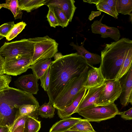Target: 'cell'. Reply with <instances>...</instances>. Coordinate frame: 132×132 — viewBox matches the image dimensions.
<instances>
[{
    "label": "cell",
    "mask_w": 132,
    "mask_h": 132,
    "mask_svg": "<svg viewBox=\"0 0 132 132\" xmlns=\"http://www.w3.org/2000/svg\"><path fill=\"white\" fill-rule=\"evenodd\" d=\"M102 1L101 0L99 3L96 5L97 10L106 13L116 19H118L119 14Z\"/></svg>",
    "instance_id": "obj_30"
},
{
    "label": "cell",
    "mask_w": 132,
    "mask_h": 132,
    "mask_svg": "<svg viewBox=\"0 0 132 132\" xmlns=\"http://www.w3.org/2000/svg\"><path fill=\"white\" fill-rule=\"evenodd\" d=\"M73 0H48L46 5L60 8L69 22L72 21L77 7Z\"/></svg>",
    "instance_id": "obj_15"
},
{
    "label": "cell",
    "mask_w": 132,
    "mask_h": 132,
    "mask_svg": "<svg viewBox=\"0 0 132 132\" xmlns=\"http://www.w3.org/2000/svg\"><path fill=\"white\" fill-rule=\"evenodd\" d=\"M88 66L78 77L71 79L59 95L54 100L53 106L57 110L62 111L69 106L86 81L88 70Z\"/></svg>",
    "instance_id": "obj_4"
},
{
    "label": "cell",
    "mask_w": 132,
    "mask_h": 132,
    "mask_svg": "<svg viewBox=\"0 0 132 132\" xmlns=\"http://www.w3.org/2000/svg\"><path fill=\"white\" fill-rule=\"evenodd\" d=\"M48 6L49 9L47 15V20L51 27L55 28L56 26H59L58 22L52 7L49 6Z\"/></svg>",
    "instance_id": "obj_32"
},
{
    "label": "cell",
    "mask_w": 132,
    "mask_h": 132,
    "mask_svg": "<svg viewBox=\"0 0 132 132\" xmlns=\"http://www.w3.org/2000/svg\"><path fill=\"white\" fill-rule=\"evenodd\" d=\"M102 11H92L88 17V19L92 21L96 17L98 16L101 15Z\"/></svg>",
    "instance_id": "obj_38"
},
{
    "label": "cell",
    "mask_w": 132,
    "mask_h": 132,
    "mask_svg": "<svg viewBox=\"0 0 132 132\" xmlns=\"http://www.w3.org/2000/svg\"><path fill=\"white\" fill-rule=\"evenodd\" d=\"M14 21L4 23L0 26V36L6 37L15 25Z\"/></svg>",
    "instance_id": "obj_33"
},
{
    "label": "cell",
    "mask_w": 132,
    "mask_h": 132,
    "mask_svg": "<svg viewBox=\"0 0 132 132\" xmlns=\"http://www.w3.org/2000/svg\"><path fill=\"white\" fill-rule=\"evenodd\" d=\"M48 0H18L19 9L28 12L45 5Z\"/></svg>",
    "instance_id": "obj_19"
},
{
    "label": "cell",
    "mask_w": 132,
    "mask_h": 132,
    "mask_svg": "<svg viewBox=\"0 0 132 132\" xmlns=\"http://www.w3.org/2000/svg\"><path fill=\"white\" fill-rule=\"evenodd\" d=\"M32 56L18 55L4 59V74L17 76L29 69Z\"/></svg>",
    "instance_id": "obj_8"
},
{
    "label": "cell",
    "mask_w": 132,
    "mask_h": 132,
    "mask_svg": "<svg viewBox=\"0 0 132 132\" xmlns=\"http://www.w3.org/2000/svg\"><path fill=\"white\" fill-rule=\"evenodd\" d=\"M11 80L10 76L5 74L0 75V91L9 87Z\"/></svg>",
    "instance_id": "obj_35"
},
{
    "label": "cell",
    "mask_w": 132,
    "mask_h": 132,
    "mask_svg": "<svg viewBox=\"0 0 132 132\" xmlns=\"http://www.w3.org/2000/svg\"><path fill=\"white\" fill-rule=\"evenodd\" d=\"M120 112L114 103L105 105L93 106L77 111L76 113L89 121L100 122L114 117Z\"/></svg>",
    "instance_id": "obj_6"
},
{
    "label": "cell",
    "mask_w": 132,
    "mask_h": 132,
    "mask_svg": "<svg viewBox=\"0 0 132 132\" xmlns=\"http://www.w3.org/2000/svg\"><path fill=\"white\" fill-rule=\"evenodd\" d=\"M117 1V0H102V1L106 4L116 12V5Z\"/></svg>",
    "instance_id": "obj_37"
},
{
    "label": "cell",
    "mask_w": 132,
    "mask_h": 132,
    "mask_svg": "<svg viewBox=\"0 0 132 132\" xmlns=\"http://www.w3.org/2000/svg\"><path fill=\"white\" fill-rule=\"evenodd\" d=\"M119 115L123 119L126 120H130L132 119V108H131L123 112H120Z\"/></svg>",
    "instance_id": "obj_36"
},
{
    "label": "cell",
    "mask_w": 132,
    "mask_h": 132,
    "mask_svg": "<svg viewBox=\"0 0 132 132\" xmlns=\"http://www.w3.org/2000/svg\"><path fill=\"white\" fill-rule=\"evenodd\" d=\"M38 108L36 106L33 105H23L19 108L15 118L20 116H27L38 120L39 115Z\"/></svg>",
    "instance_id": "obj_21"
},
{
    "label": "cell",
    "mask_w": 132,
    "mask_h": 132,
    "mask_svg": "<svg viewBox=\"0 0 132 132\" xmlns=\"http://www.w3.org/2000/svg\"><path fill=\"white\" fill-rule=\"evenodd\" d=\"M51 6L53 8L54 13L58 22L59 26H61L63 28L67 27L69 21L61 9L56 7Z\"/></svg>",
    "instance_id": "obj_28"
},
{
    "label": "cell",
    "mask_w": 132,
    "mask_h": 132,
    "mask_svg": "<svg viewBox=\"0 0 132 132\" xmlns=\"http://www.w3.org/2000/svg\"><path fill=\"white\" fill-rule=\"evenodd\" d=\"M50 66L43 76L40 79L41 81V86L44 90L47 92L48 97L50 96Z\"/></svg>",
    "instance_id": "obj_31"
},
{
    "label": "cell",
    "mask_w": 132,
    "mask_h": 132,
    "mask_svg": "<svg viewBox=\"0 0 132 132\" xmlns=\"http://www.w3.org/2000/svg\"><path fill=\"white\" fill-rule=\"evenodd\" d=\"M104 14L102 15L99 20L94 21L91 25L92 33L101 35V37H110L116 41L120 39V34L119 29L114 27H110L103 24L102 21Z\"/></svg>",
    "instance_id": "obj_10"
},
{
    "label": "cell",
    "mask_w": 132,
    "mask_h": 132,
    "mask_svg": "<svg viewBox=\"0 0 132 132\" xmlns=\"http://www.w3.org/2000/svg\"><path fill=\"white\" fill-rule=\"evenodd\" d=\"M40 128V121L28 116L25 123L23 132H38Z\"/></svg>",
    "instance_id": "obj_27"
},
{
    "label": "cell",
    "mask_w": 132,
    "mask_h": 132,
    "mask_svg": "<svg viewBox=\"0 0 132 132\" xmlns=\"http://www.w3.org/2000/svg\"><path fill=\"white\" fill-rule=\"evenodd\" d=\"M87 89L83 87L77 94L71 104L62 111L57 110V114L62 119L70 117L76 113L77 108L82 98L86 93Z\"/></svg>",
    "instance_id": "obj_17"
},
{
    "label": "cell",
    "mask_w": 132,
    "mask_h": 132,
    "mask_svg": "<svg viewBox=\"0 0 132 132\" xmlns=\"http://www.w3.org/2000/svg\"><path fill=\"white\" fill-rule=\"evenodd\" d=\"M116 11L118 14L129 15L132 11V0H117Z\"/></svg>",
    "instance_id": "obj_23"
},
{
    "label": "cell",
    "mask_w": 132,
    "mask_h": 132,
    "mask_svg": "<svg viewBox=\"0 0 132 132\" xmlns=\"http://www.w3.org/2000/svg\"><path fill=\"white\" fill-rule=\"evenodd\" d=\"M52 105V103L49 101L39 106L37 109L39 115L42 118H53L55 115V108Z\"/></svg>",
    "instance_id": "obj_25"
},
{
    "label": "cell",
    "mask_w": 132,
    "mask_h": 132,
    "mask_svg": "<svg viewBox=\"0 0 132 132\" xmlns=\"http://www.w3.org/2000/svg\"><path fill=\"white\" fill-rule=\"evenodd\" d=\"M11 126L9 125H0V132H11Z\"/></svg>",
    "instance_id": "obj_39"
},
{
    "label": "cell",
    "mask_w": 132,
    "mask_h": 132,
    "mask_svg": "<svg viewBox=\"0 0 132 132\" xmlns=\"http://www.w3.org/2000/svg\"><path fill=\"white\" fill-rule=\"evenodd\" d=\"M4 59L0 55V75L4 74Z\"/></svg>",
    "instance_id": "obj_40"
},
{
    "label": "cell",
    "mask_w": 132,
    "mask_h": 132,
    "mask_svg": "<svg viewBox=\"0 0 132 132\" xmlns=\"http://www.w3.org/2000/svg\"><path fill=\"white\" fill-rule=\"evenodd\" d=\"M34 44L29 39L5 42L0 48V55L4 58L18 55L32 56Z\"/></svg>",
    "instance_id": "obj_7"
},
{
    "label": "cell",
    "mask_w": 132,
    "mask_h": 132,
    "mask_svg": "<svg viewBox=\"0 0 132 132\" xmlns=\"http://www.w3.org/2000/svg\"><path fill=\"white\" fill-rule=\"evenodd\" d=\"M24 126H21L16 128L13 132H23Z\"/></svg>",
    "instance_id": "obj_42"
},
{
    "label": "cell",
    "mask_w": 132,
    "mask_h": 132,
    "mask_svg": "<svg viewBox=\"0 0 132 132\" xmlns=\"http://www.w3.org/2000/svg\"><path fill=\"white\" fill-rule=\"evenodd\" d=\"M104 86V83L99 86L88 88V91L80 103L77 112L80 110L95 106L97 102Z\"/></svg>",
    "instance_id": "obj_13"
},
{
    "label": "cell",
    "mask_w": 132,
    "mask_h": 132,
    "mask_svg": "<svg viewBox=\"0 0 132 132\" xmlns=\"http://www.w3.org/2000/svg\"><path fill=\"white\" fill-rule=\"evenodd\" d=\"M62 132H85L81 131H77L72 130H66V131H62ZM95 132H97L96 131Z\"/></svg>",
    "instance_id": "obj_45"
},
{
    "label": "cell",
    "mask_w": 132,
    "mask_h": 132,
    "mask_svg": "<svg viewBox=\"0 0 132 132\" xmlns=\"http://www.w3.org/2000/svg\"><path fill=\"white\" fill-rule=\"evenodd\" d=\"M28 117L27 116H23L15 118L11 127V132H13L16 128L20 126H24Z\"/></svg>",
    "instance_id": "obj_34"
},
{
    "label": "cell",
    "mask_w": 132,
    "mask_h": 132,
    "mask_svg": "<svg viewBox=\"0 0 132 132\" xmlns=\"http://www.w3.org/2000/svg\"><path fill=\"white\" fill-rule=\"evenodd\" d=\"M86 38H85L84 41L81 43L80 46L78 44H75L72 42L70 45L74 50H76L78 54L81 57L86 61L88 66L91 67L93 65L100 63L101 60V56L96 54L92 53L87 51L84 47Z\"/></svg>",
    "instance_id": "obj_16"
},
{
    "label": "cell",
    "mask_w": 132,
    "mask_h": 132,
    "mask_svg": "<svg viewBox=\"0 0 132 132\" xmlns=\"http://www.w3.org/2000/svg\"><path fill=\"white\" fill-rule=\"evenodd\" d=\"M1 5L2 7L8 9L11 11L15 19L21 18L23 13L19 7L18 0H6L5 3Z\"/></svg>",
    "instance_id": "obj_24"
},
{
    "label": "cell",
    "mask_w": 132,
    "mask_h": 132,
    "mask_svg": "<svg viewBox=\"0 0 132 132\" xmlns=\"http://www.w3.org/2000/svg\"><path fill=\"white\" fill-rule=\"evenodd\" d=\"M69 130L85 132H95L91 124L87 119H81Z\"/></svg>",
    "instance_id": "obj_26"
},
{
    "label": "cell",
    "mask_w": 132,
    "mask_h": 132,
    "mask_svg": "<svg viewBox=\"0 0 132 132\" xmlns=\"http://www.w3.org/2000/svg\"><path fill=\"white\" fill-rule=\"evenodd\" d=\"M38 79L33 73L20 77L14 81L15 86L19 89L31 94H37L39 90Z\"/></svg>",
    "instance_id": "obj_12"
},
{
    "label": "cell",
    "mask_w": 132,
    "mask_h": 132,
    "mask_svg": "<svg viewBox=\"0 0 132 132\" xmlns=\"http://www.w3.org/2000/svg\"><path fill=\"white\" fill-rule=\"evenodd\" d=\"M122 88L120 96V103L123 106L132 104V68L119 80Z\"/></svg>",
    "instance_id": "obj_11"
},
{
    "label": "cell",
    "mask_w": 132,
    "mask_h": 132,
    "mask_svg": "<svg viewBox=\"0 0 132 132\" xmlns=\"http://www.w3.org/2000/svg\"><path fill=\"white\" fill-rule=\"evenodd\" d=\"M105 80L102 72L101 65H100L98 68L92 66L88 71L86 79L82 86L88 89L103 85Z\"/></svg>",
    "instance_id": "obj_14"
},
{
    "label": "cell",
    "mask_w": 132,
    "mask_h": 132,
    "mask_svg": "<svg viewBox=\"0 0 132 132\" xmlns=\"http://www.w3.org/2000/svg\"><path fill=\"white\" fill-rule=\"evenodd\" d=\"M132 48L129 50L115 79L119 80L128 71L132 66Z\"/></svg>",
    "instance_id": "obj_22"
},
{
    "label": "cell",
    "mask_w": 132,
    "mask_h": 132,
    "mask_svg": "<svg viewBox=\"0 0 132 132\" xmlns=\"http://www.w3.org/2000/svg\"><path fill=\"white\" fill-rule=\"evenodd\" d=\"M3 38V37H2L1 36H0V40H1V39H2Z\"/></svg>",
    "instance_id": "obj_46"
},
{
    "label": "cell",
    "mask_w": 132,
    "mask_h": 132,
    "mask_svg": "<svg viewBox=\"0 0 132 132\" xmlns=\"http://www.w3.org/2000/svg\"><path fill=\"white\" fill-rule=\"evenodd\" d=\"M121 91L119 80H105L104 87L95 106L107 105L114 103L119 97Z\"/></svg>",
    "instance_id": "obj_9"
},
{
    "label": "cell",
    "mask_w": 132,
    "mask_h": 132,
    "mask_svg": "<svg viewBox=\"0 0 132 132\" xmlns=\"http://www.w3.org/2000/svg\"><path fill=\"white\" fill-rule=\"evenodd\" d=\"M2 7L1 5V4H0V9H1Z\"/></svg>",
    "instance_id": "obj_47"
},
{
    "label": "cell",
    "mask_w": 132,
    "mask_h": 132,
    "mask_svg": "<svg viewBox=\"0 0 132 132\" xmlns=\"http://www.w3.org/2000/svg\"><path fill=\"white\" fill-rule=\"evenodd\" d=\"M23 104L35 105L38 108L39 103L33 94L19 89L9 87L0 91V106L15 112Z\"/></svg>",
    "instance_id": "obj_3"
},
{
    "label": "cell",
    "mask_w": 132,
    "mask_h": 132,
    "mask_svg": "<svg viewBox=\"0 0 132 132\" xmlns=\"http://www.w3.org/2000/svg\"><path fill=\"white\" fill-rule=\"evenodd\" d=\"M88 66L85 60L77 53L63 55L54 60L50 65L49 101L54 100L70 81L78 77Z\"/></svg>",
    "instance_id": "obj_1"
},
{
    "label": "cell",
    "mask_w": 132,
    "mask_h": 132,
    "mask_svg": "<svg viewBox=\"0 0 132 132\" xmlns=\"http://www.w3.org/2000/svg\"><path fill=\"white\" fill-rule=\"evenodd\" d=\"M132 48V40L126 38L105 44L101 51L100 63L105 80H115L129 50Z\"/></svg>",
    "instance_id": "obj_2"
},
{
    "label": "cell",
    "mask_w": 132,
    "mask_h": 132,
    "mask_svg": "<svg viewBox=\"0 0 132 132\" xmlns=\"http://www.w3.org/2000/svg\"><path fill=\"white\" fill-rule=\"evenodd\" d=\"M4 118L2 115L0 113V125H3V121Z\"/></svg>",
    "instance_id": "obj_44"
},
{
    "label": "cell",
    "mask_w": 132,
    "mask_h": 132,
    "mask_svg": "<svg viewBox=\"0 0 132 132\" xmlns=\"http://www.w3.org/2000/svg\"><path fill=\"white\" fill-rule=\"evenodd\" d=\"M26 24L22 21L15 24L10 32L6 37V40L10 41L16 37L25 28Z\"/></svg>",
    "instance_id": "obj_29"
},
{
    "label": "cell",
    "mask_w": 132,
    "mask_h": 132,
    "mask_svg": "<svg viewBox=\"0 0 132 132\" xmlns=\"http://www.w3.org/2000/svg\"><path fill=\"white\" fill-rule=\"evenodd\" d=\"M34 46L30 66L44 59H51L58 52V43L48 36L29 38Z\"/></svg>",
    "instance_id": "obj_5"
},
{
    "label": "cell",
    "mask_w": 132,
    "mask_h": 132,
    "mask_svg": "<svg viewBox=\"0 0 132 132\" xmlns=\"http://www.w3.org/2000/svg\"><path fill=\"white\" fill-rule=\"evenodd\" d=\"M100 1L101 0H83V1L90 4H94L96 5L99 3Z\"/></svg>",
    "instance_id": "obj_41"
},
{
    "label": "cell",
    "mask_w": 132,
    "mask_h": 132,
    "mask_svg": "<svg viewBox=\"0 0 132 132\" xmlns=\"http://www.w3.org/2000/svg\"><path fill=\"white\" fill-rule=\"evenodd\" d=\"M63 55H62L61 53H56L54 55V60H57L61 57H62Z\"/></svg>",
    "instance_id": "obj_43"
},
{
    "label": "cell",
    "mask_w": 132,
    "mask_h": 132,
    "mask_svg": "<svg viewBox=\"0 0 132 132\" xmlns=\"http://www.w3.org/2000/svg\"><path fill=\"white\" fill-rule=\"evenodd\" d=\"M53 61L51 59H42L30 66L29 69H32L38 79H40Z\"/></svg>",
    "instance_id": "obj_20"
},
{
    "label": "cell",
    "mask_w": 132,
    "mask_h": 132,
    "mask_svg": "<svg viewBox=\"0 0 132 132\" xmlns=\"http://www.w3.org/2000/svg\"><path fill=\"white\" fill-rule=\"evenodd\" d=\"M81 119L79 118L69 117L62 119L54 124L49 132H62L69 130Z\"/></svg>",
    "instance_id": "obj_18"
}]
</instances>
